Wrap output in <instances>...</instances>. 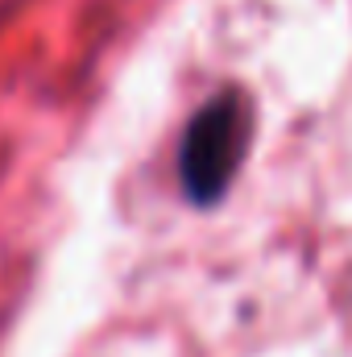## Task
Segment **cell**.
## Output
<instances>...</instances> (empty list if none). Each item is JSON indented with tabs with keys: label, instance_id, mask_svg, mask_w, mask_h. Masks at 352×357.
Here are the masks:
<instances>
[{
	"label": "cell",
	"instance_id": "cell-1",
	"mask_svg": "<svg viewBox=\"0 0 352 357\" xmlns=\"http://www.w3.org/2000/svg\"><path fill=\"white\" fill-rule=\"evenodd\" d=\"M253 146V100L241 88L216 91L191 121L178 146V183L191 204H216Z\"/></svg>",
	"mask_w": 352,
	"mask_h": 357
}]
</instances>
